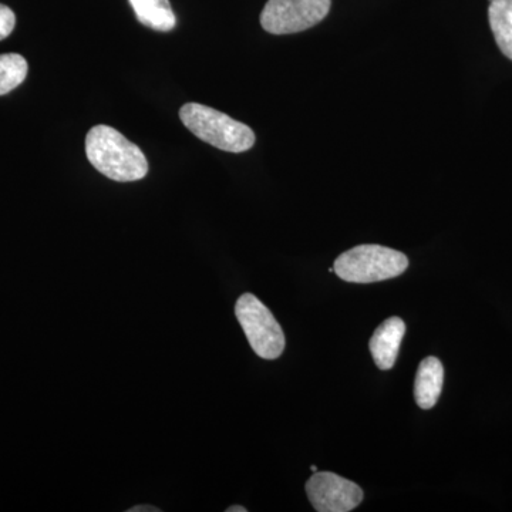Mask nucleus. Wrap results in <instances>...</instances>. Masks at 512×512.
Masks as SVG:
<instances>
[{
    "label": "nucleus",
    "instance_id": "f257e3e1",
    "mask_svg": "<svg viewBox=\"0 0 512 512\" xmlns=\"http://www.w3.org/2000/svg\"><path fill=\"white\" fill-rule=\"evenodd\" d=\"M86 154L99 173L119 183L143 180L148 173L147 158L136 144L109 126L90 128Z\"/></svg>",
    "mask_w": 512,
    "mask_h": 512
},
{
    "label": "nucleus",
    "instance_id": "f03ea898",
    "mask_svg": "<svg viewBox=\"0 0 512 512\" xmlns=\"http://www.w3.org/2000/svg\"><path fill=\"white\" fill-rule=\"evenodd\" d=\"M180 119L194 136L222 151L245 153L254 147L255 133L247 124L204 104H184Z\"/></svg>",
    "mask_w": 512,
    "mask_h": 512
},
{
    "label": "nucleus",
    "instance_id": "7ed1b4c3",
    "mask_svg": "<svg viewBox=\"0 0 512 512\" xmlns=\"http://www.w3.org/2000/svg\"><path fill=\"white\" fill-rule=\"evenodd\" d=\"M409 266L403 252L382 245H359L343 252L333 265L340 279L353 284H372L402 275Z\"/></svg>",
    "mask_w": 512,
    "mask_h": 512
},
{
    "label": "nucleus",
    "instance_id": "20e7f679",
    "mask_svg": "<svg viewBox=\"0 0 512 512\" xmlns=\"http://www.w3.org/2000/svg\"><path fill=\"white\" fill-rule=\"evenodd\" d=\"M235 315L256 355L265 360H275L284 353V330L255 295L244 293L235 305Z\"/></svg>",
    "mask_w": 512,
    "mask_h": 512
},
{
    "label": "nucleus",
    "instance_id": "39448f33",
    "mask_svg": "<svg viewBox=\"0 0 512 512\" xmlns=\"http://www.w3.org/2000/svg\"><path fill=\"white\" fill-rule=\"evenodd\" d=\"M332 0H268L262 28L272 35H292L318 25L328 16Z\"/></svg>",
    "mask_w": 512,
    "mask_h": 512
},
{
    "label": "nucleus",
    "instance_id": "423d86ee",
    "mask_svg": "<svg viewBox=\"0 0 512 512\" xmlns=\"http://www.w3.org/2000/svg\"><path fill=\"white\" fill-rule=\"evenodd\" d=\"M306 493L319 512H349L363 501L359 485L329 471H315L306 483Z\"/></svg>",
    "mask_w": 512,
    "mask_h": 512
},
{
    "label": "nucleus",
    "instance_id": "0eeeda50",
    "mask_svg": "<svg viewBox=\"0 0 512 512\" xmlns=\"http://www.w3.org/2000/svg\"><path fill=\"white\" fill-rule=\"evenodd\" d=\"M404 333H406V325L397 316L384 320L373 333L369 349L380 370H390L396 363Z\"/></svg>",
    "mask_w": 512,
    "mask_h": 512
},
{
    "label": "nucleus",
    "instance_id": "6e6552de",
    "mask_svg": "<svg viewBox=\"0 0 512 512\" xmlns=\"http://www.w3.org/2000/svg\"><path fill=\"white\" fill-rule=\"evenodd\" d=\"M444 383V367L437 357L429 356L420 363L414 382V399L421 409L436 406Z\"/></svg>",
    "mask_w": 512,
    "mask_h": 512
},
{
    "label": "nucleus",
    "instance_id": "1a4fd4ad",
    "mask_svg": "<svg viewBox=\"0 0 512 512\" xmlns=\"http://www.w3.org/2000/svg\"><path fill=\"white\" fill-rule=\"evenodd\" d=\"M128 2L141 25L157 32H170L175 28L177 18L171 9L170 0H128Z\"/></svg>",
    "mask_w": 512,
    "mask_h": 512
},
{
    "label": "nucleus",
    "instance_id": "9d476101",
    "mask_svg": "<svg viewBox=\"0 0 512 512\" xmlns=\"http://www.w3.org/2000/svg\"><path fill=\"white\" fill-rule=\"evenodd\" d=\"M491 30L501 52L512 60V0H490Z\"/></svg>",
    "mask_w": 512,
    "mask_h": 512
},
{
    "label": "nucleus",
    "instance_id": "9b49d317",
    "mask_svg": "<svg viewBox=\"0 0 512 512\" xmlns=\"http://www.w3.org/2000/svg\"><path fill=\"white\" fill-rule=\"evenodd\" d=\"M28 70L25 57L16 53L0 55V96H5L25 82Z\"/></svg>",
    "mask_w": 512,
    "mask_h": 512
},
{
    "label": "nucleus",
    "instance_id": "f8f14e48",
    "mask_svg": "<svg viewBox=\"0 0 512 512\" xmlns=\"http://www.w3.org/2000/svg\"><path fill=\"white\" fill-rule=\"evenodd\" d=\"M16 16L8 6L0 5V40L6 39L13 32Z\"/></svg>",
    "mask_w": 512,
    "mask_h": 512
},
{
    "label": "nucleus",
    "instance_id": "ddd939ff",
    "mask_svg": "<svg viewBox=\"0 0 512 512\" xmlns=\"http://www.w3.org/2000/svg\"><path fill=\"white\" fill-rule=\"evenodd\" d=\"M127 512H161L160 508L153 507V505H136L130 508Z\"/></svg>",
    "mask_w": 512,
    "mask_h": 512
},
{
    "label": "nucleus",
    "instance_id": "4468645a",
    "mask_svg": "<svg viewBox=\"0 0 512 512\" xmlns=\"http://www.w3.org/2000/svg\"><path fill=\"white\" fill-rule=\"evenodd\" d=\"M247 508L241 507V505H234V507L227 508V512H247Z\"/></svg>",
    "mask_w": 512,
    "mask_h": 512
},
{
    "label": "nucleus",
    "instance_id": "2eb2a0df",
    "mask_svg": "<svg viewBox=\"0 0 512 512\" xmlns=\"http://www.w3.org/2000/svg\"><path fill=\"white\" fill-rule=\"evenodd\" d=\"M311 470L313 471V473H315V471H318V468H316V466H312Z\"/></svg>",
    "mask_w": 512,
    "mask_h": 512
}]
</instances>
